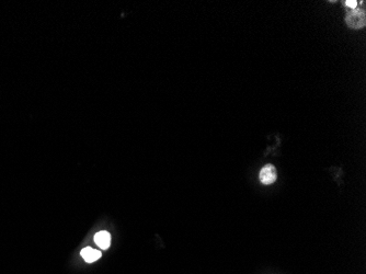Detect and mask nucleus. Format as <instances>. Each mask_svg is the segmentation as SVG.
Returning a JSON list of instances; mask_svg holds the SVG:
<instances>
[{"mask_svg":"<svg viewBox=\"0 0 366 274\" xmlns=\"http://www.w3.org/2000/svg\"><path fill=\"white\" fill-rule=\"evenodd\" d=\"M345 22L348 27L352 29H362L366 25V16L364 10L354 9L352 12H349L345 18Z\"/></svg>","mask_w":366,"mask_h":274,"instance_id":"obj_1","label":"nucleus"},{"mask_svg":"<svg viewBox=\"0 0 366 274\" xmlns=\"http://www.w3.org/2000/svg\"><path fill=\"white\" fill-rule=\"evenodd\" d=\"M278 178V173H277V169L273 166V164H268L261 169L260 171V181L262 182L265 186H269V184H272L275 181H277Z\"/></svg>","mask_w":366,"mask_h":274,"instance_id":"obj_2","label":"nucleus"},{"mask_svg":"<svg viewBox=\"0 0 366 274\" xmlns=\"http://www.w3.org/2000/svg\"><path fill=\"white\" fill-rule=\"evenodd\" d=\"M94 242L99 246L101 249H108L111 245V235L108 231H99L98 234L94 236Z\"/></svg>","mask_w":366,"mask_h":274,"instance_id":"obj_3","label":"nucleus"},{"mask_svg":"<svg viewBox=\"0 0 366 274\" xmlns=\"http://www.w3.org/2000/svg\"><path fill=\"white\" fill-rule=\"evenodd\" d=\"M80 253H82V257L84 259V261L88 263H92L94 261H97V260L101 257V252L90 247L84 248Z\"/></svg>","mask_w":366,"mask_h":274,"instance_id":"obj_4","label":"nucleus"},{"mask_svg":"<svg viewBox=\"0 0 366 274\" xmlns=\"http://www.w3.org/2000/svg\"><path fill=\"white\" fill-rule=\"evenodd\" d=\"M345 4H346V6H348V7H350V8L355 9L356 6H358V2H356L355 0H352V1H351V0H348V1H345Z\"/></svg>","mask_w":366,"mask_h":274,"instance_id":"obj_5","label":"nucleus"}]
</instances>
